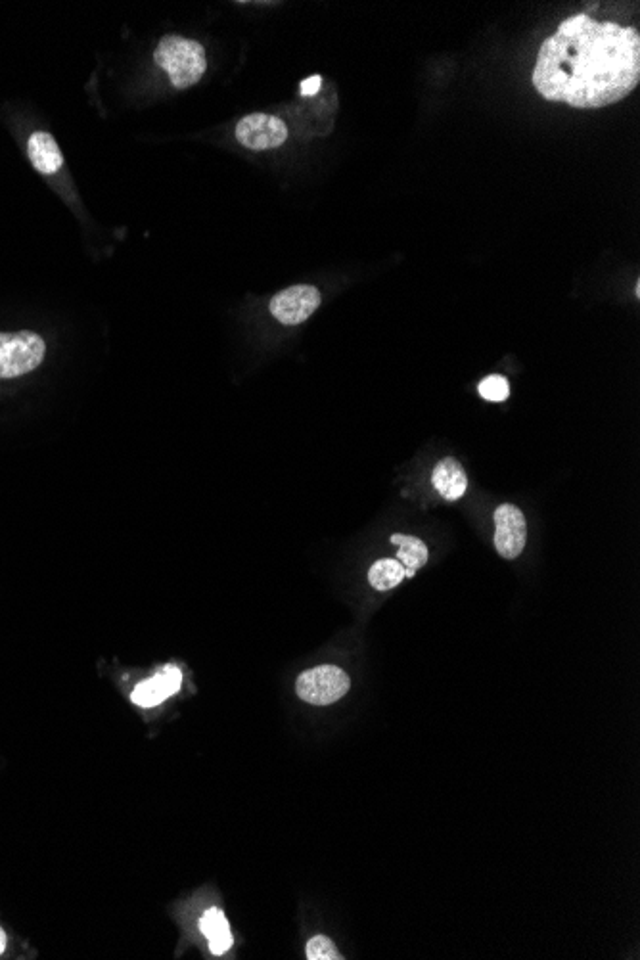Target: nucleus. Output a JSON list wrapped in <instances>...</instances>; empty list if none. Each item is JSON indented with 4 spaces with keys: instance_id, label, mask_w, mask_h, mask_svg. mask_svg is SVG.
Instances as JSON below:
<instances>
[{
    "instance_id": "nucleus-1",
    "label": "nucleus",
    "mask_w": 640,
    "mask_h": 960,
    "mask_svg": "<svg viewBox=\"0 0 640 960\" xmlns=\"http://www.w3.org/2000/svg\"><path fill=\"white\" fill-rule=\"evenodd\" d=\"M640 81V37L635 27L596 22L577 14L541 45L533 87L550 102L591 110L616 104Z\"/></svg>"
},
{
    "instance_id": "nucleus-2",
    "label": "nucleus",
    "mask_w": 640,
    "mask_h": 960,
    "mask_svg": "<svg viewBox=\"0 0 640 960\" xmlns=\"http://www.w3.org/2000/svg\"><path fill=\"white\" fill-rule=\"evenodd\" d=\"M154 60L179 91L200 83L207 69L204 46L183 35H165L154 52Z\"/></svg>"
},
{
    "instance_id": "nucleus-3",
    "label": "nucleus",
    "mask_w": 640,
    "mask_h": 960,
    "mask_svg": "<svg viewBox=\"0 0 640 960\" xmlns=\"http://www.w3.org/2000/svg\"><path fill=\"white\" fill-rule=\"evenodd\" d=\"M46 343L31 330L0 332V380L20 378L43 363Z\"/></svg>"
},
{
    "instance_id": "nucleus-4",
    "label": "nucleus",
    "mask_w": 640,
    "mask_h": 960,
    "mask_svg": "<svg viewBox=\"0 0 640 960\" xmlns=\"http://www.w3.org/2000/svg\"><path fill=\"white\" fill-rule=\"evenodd\" d=\"M351 681L338 665H319L303 671L296 681L299 698L313 706H330L349 692Z\"/></svg>"
},
{
    "instance_id": "nucleus-5",
    "label": "nucleus",
    "mask_w": 640,
    "mask_h": 960,
    "mask_svg": "<svg viewBox=\"0 0 640 960\" xmlns=\"http://www.w3.org/2000/svg\"><path fill=\"white\" fill-rule=\"evenodd\" d=\"M288 138L286 123L271 114H250L242 117L236 125V140L255 152L275 150Z\"/></svg>"
},
{
    "instance_id": "nucleus-6",
    "label": "nucleus",
    "mask_w": 640,
    "mask_h": 960,
    "mask_svg": "<svg viewBox=\"0 0 640 960\" xmlns=\"http://www.w3.org/2000/svg\"><path fill=\"white\" fill-rule=\"evenodd\" d=\"M320 301L319 288L311 284L290 286L271 299V315L284 326H298L319 309Z\"/></svg>"
},
{
    "instance_id": "nucleus-7",
    "label": "nucleus",
    "mask_w": 640,
    "mask_h": 960,
    "mask_svg": "<svg viewBox=\"0 0 640 960\" xmlns=\"http://www.w3.org/2000/svg\"><path fill=\"white\" fill-rule=\"evenodd\" d=\"M495 547L497 552L514 560L526 549L527 524L524 512L514 504H501L495 510Z\"/></svg>"
},
{
    "instance_id": "nucleus-8",
    "label": "nucleus",
    "mask_w": 640,
    "mask_h": 960,
    "mask_svg": "<svg viewBox=\"0 0 640 960\" xmlns=\"http://www.w3.org/2000/svg\"><path fill=\"white\" fill-rule=\"evenodd\" d=\"M181 683H183L181 669L175 667V665H167V667L161 669L154 679H148V681L140 683L133 690L131 700L142 708H154V706L161 704L165 698L173 696L181 688Z\"/></svg>"
},
{
    "instance_id": "nucleus-9",
    "label": "nucleus",
    "mask_w": 640,
    "mask_h": 960,
    "mask_svg": "<svg viewBox=\"0 0 640 960\" xmlns=\"http://www.w3.org/2000/svg\"><path fill=\"white\" fill-rule=\"evenodd\" d=\"M27 154L33 167L43 175H54L62 169L64 156L54 137L46 131H37L27 140Z\"/></svg>"
},
{
    "instance_id": "nucleus-10",
    "label": "nucleus",
    "mask_w": 640,
    "mask_h": 960,
    "mask_svg": "<svg viewBox=\"0 0 640 960\" xmlns=\"http://www.w3.org/2000/svg\"><path fill=\"white\" fill-rule=\"evenodd\" d=\"M432 483L445 501H458L468 489L466 472L457 458H443L435 466Z\"/></svg>"
},
{
    "instance_id": "nucleus-11",
    "label": "nucleus",
    "mask_w": 640,
    "mask_h": 960,
    "mask_svg": "<svg viewBox=\"0 0 640 960\" xmlns=\"http://www.w3.org/2000/svg\"><path fill=\"white\" fill-rule=\"evenodd\" d=\"M391 543H395L399 547L397 558H399V562L403 564L405 570L418 572L428 562V556H430L428 547L418 537L395 533V535H391Z\"/></svg>"
},
{
    "instance_id": "nucleus-12",
    "label": "nucleus",
    "mask_w": 640,
    "mask_h": 960,
    "mask_svg": "<svg viewBox=\"0 0 640 960\" xmlns=\"http://www.w3.org/2000/svg\"><path fill=\"white\" fill-rule=\"evenodd\" d=\"M405 579V568L399 560L393 558H382L372 564L368 570V583L376 591H389L397 587Z\"/></svg>"
},
{
    "instance_id": "nucleus-13",
    "label": "nucleus",
    "mask_w": 640,
    "mask_h": 960,
    "mask_svg": "<svg viewBox=\"0 0 640 960\" xmlns=\"http://www.w3.org/2000/svg\"><path fill=\"white\" fill-rule=\"evenodd\" d=\"M200 930H202V934H204L207 939L225 936V934H230L229 920H227V916L223 915L221 909L213 907V909H209V911H206L204 916H202V920H200Z\"/></svg>"
},
{
    "instance_id": "nucleus-14",
    "label": "nucleus",
    "mask_w": 640,
    "mask_h": 960,
    "mask_svg": "<svg viewBox=\"0 0 640 960\" xmlns=\"http://www.w3.org/2000/svg\"><path fill=\"white\" fill-rule=\"evenodd\" d=\"M478 391L485 401L503 403L510 395V386H508V380L504 376L493 374V376H487L485 380H481Z\"/></svg>"
},
{
    "instance_id": "nucleus-15",
    "label": "nucleus",
    "mask_w": 640,
    "mask_h": 960,
    "mask_svg": "<svg viewBox=\"0 0 640 960\" xmlns=\"http://www.w3.org/2000/svg\"><path fill=\"white\" fill-rule=\"evenodd\" d=\"M307 959L309 960H340L342 955L338 953V949L334 947L332 939L326 938V936H315L307 943Z\"/></svg>"
},
{
    "instance_id": "nucleus-16",
    "label": "nucleus",
    "mask_w": 640,
    "mask_h": 960,
    "mask_svg": "<svg viewBox=\"0 0 640 960\" xmlns=\"http://www.w3.org/2000/svg\"><path fill=\"white\" fill-rule=\"evenodd\" d=\"M232 943H234L232 934H225V936H219V938L209 939V951H211L213 955H223V953L229 951Z\"/></svg>"
},
{
    "instance_id": "nucleus-17",
    "label": "nucleus",
    "mask_w": 640,
    "mask_h": 960,
    "mask_svg": "<svg viewBox=\"0 0 640 960\" xmlns=\"http://www.w3.org/2000/svg\"><path fill=\"white\" fill-rule=\"evenodd\" d=\"M319 89H320L319 75H315V77H311V79H305V81L301 83V92H303V94H307V96H311V94H315V92L319 91Z\"/></svg>"
},
{
    "instance_id": "nucleus-18",
    "label": "nucleus",
    "mask_w": 640,
    "mask_h": 960,
    "mask_svg": "<svg viewBox=\"0 0 640 960\" xmlns=\"http://www.w3.org/2000/svg\"><path fill=\"white\" fill-rule=\"evenodd\" d=\"M4 947H6V934H4L2 928H0V953L4 951Z\"/></svg>"
}]
</instances>
